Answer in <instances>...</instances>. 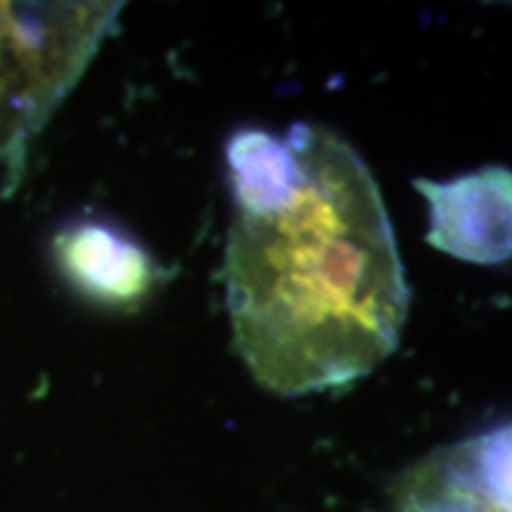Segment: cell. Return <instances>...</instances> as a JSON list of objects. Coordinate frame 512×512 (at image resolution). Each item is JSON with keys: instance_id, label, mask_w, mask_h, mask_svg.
Masks as SVG:
<instances>
[{"instance_id": "6da1fadb", "label": "cell", "mask_w": 512, "mask_h": 512, "mask_svg": "<svg viewBox=\"0 0 512 512\" xmlns=\"http://www.w3.org/2000/svg\"><path fill=\"white\" fill-rule=\"evenodd\" d=\"M223 285L235 349L278 396L354 384L399 349L411 306L394 228L347 140L294 124L230 138Z\"/></svg>"}, {"instance_id": "7a4b0ae2", "label": "cell", "mask_w": 512, "mask_h": 512, "mask_svg": "<svg viewBox=\"0 0 512 512\" xmlns=\"http://www.w3.org/2000/svg\"><path fill=\"white\" fill-rule=\"evenodd\" d=\"M394 512H510V427L444 446L394 482Z\"/></svg>"}, {"instance_id": "3957f363", "label": "cell", "mask_w": 512, "mask_h": 512, "mask_svg": "<svg viewBox=\"0 0 512 512\" xmlns=\"http://www.w3.org/2000/svg\"><path fill=\"white\" fill-rule=\"evenodd\" d=\"M415 188L430 204L434 249L482 266L510 259V169L486 166L446 183L418 178Z\"/></svg>"}, {"instance_id": "277c9868", "label": "cell", "mask_w": 512, "mask_h": 512, "mask_svg": "<svg viewBox=\"0 0 512 512\" xmlns=\"http://www.w3.org/2000/svg\"><path fill=\"white\" fill-rule=\"evenodd\" d=\"M55 254L81 292L107 304L140 302L159 278L143 247L102 223L67 228L55 242Z\"/></svg>"}]
</instances>
